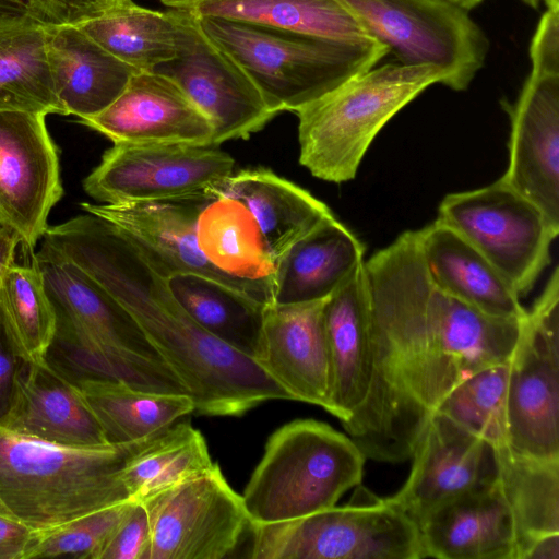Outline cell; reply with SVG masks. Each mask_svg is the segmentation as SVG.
Listing matches in <instances>:
<instances>
[{"label":"cell","instance_id":"ffe728a7","mask_svg":"<svg viewBox=\"0 0 559 559\" xmlns=\"http://www.w3.org/2000/svg\"><path fill=\"white\" fill-rule=\"evenodd\" d=\"M79 121L114 144L213 146L209 118L175 81L154 70L133 73L108 107Z\"/></svg>","mask_w":559,"mask_h":559},{"label":"cell","instance_id":"5b68a950","mask_svg":"<svg viewBox=\"0 0 559 559\" xmlns=\"http://www.w3.org/2000/svg\"><path fill=\"white\" fill-rule=\"evenodd\" d=\"M57 314L59 343L84 376L162 393H187L131 316L70 260L40 245L32 255Z\"/></svg>","mask_w":559,"mask_h":559},{"label":"cell","instance_id":"2e32d148","mask_svg":"<svg viewBox=\"0 0 559 559\" xmlns=\"http://www.w3.org/2000/svg\"><path fill=\"white\" fill-rule=\"evenodd\" d=\"M63 195L58 148L46 115L0 110V213L33 255Z\"/></svg>","mask_w":559,"mask_h":559},{"label":"cell","instance_id":"836d02e7","mask_svg":"<svg viewBox=\"0 0 559 559\" xmlns=\"http://www.w3.org/2000/svg\"><path fill=\"white\" fill-rule=\"evenodd\" d=\"M0 316L16 358L41 364L53 346L57 314L39 271L33 265L11 264L0 285Z\"/></svg>","mask_w":559,"mask_h":559},{"label":"cell","instance_id":"bcb514c9","mask_svg":"<svg viewBox=\"0 0 559 559\" xmlns=\"http://www.w3.org/2000/svg\"><path fill=\"white\" fill-rule=\"evenodd\" d=\"M195 0H160V2L169 9H187Z\"/></svg>","mask_w":559,"mask_h":559},{"label":"cell","instance_id":"816d5d0a","mask_svg":"<svg viewBox=\"0 0 559 559\" xmlns=\"http://www.w3.org/2000/svg\"><path fill=\"white\" fill-rule=\"evenodd\" d=\"M0 226H5L4 219L0 213Z\"/></svg>","mask_w":559,"mask_h":559},{"label":"cell","instance_id":"30bf717a","mask_svg":"<svg viewBox=\"0 0 559 559\" xmlns=\"http://www.w3.org/2000/svg\"><path fill=\"white\" fill-rule=\"evenodd\" d=\"M337 1L399 62L438 66L453 91H465L485 64L487 35L469 11L448 0Z\"/></svg>","mask_w":559,"mask_h":559},{"label":"cell","instance_id":"681fc988","mask_svg":"<svg viewBox=\"0 0 559 559\" xmlns=\"http://www.w3.org/2000/svg\"><path fill=\"white\" fill-rule=\"evenodd\" d=\"M0 514L1 515H5V516H11L13 518V515L11 514V512L9 511V509L4 506V503L1 501L0 499ZM14 519V518H13Z\"/></svg>","mask_w":559,"mask_h":559},{"label":"cell","instance_id":"ee69618b","mask_svg":"<svg viewBox=\"0 0 559 559\" xmlns=\"http://www.w3.org/2000/svg\"><path fill=\"white\" fill-rule=\"evenodd\" d=\"M19 245L16 235L9 227L0 226V285L4 272L14 263Z\"/></svg>","mask_w":559,"mask_h":559},{"label":"cell","instance_id":"74e56055","mask_svg":"<svg viewBox=\"0 0 559 559\" xmlns=\"http://www.w3.org/2000/svg\"><path fill=\"white\" fill-rule=\"evenodd\" d=\"M151 522L144 503L132 504L106 543L99 559H148Z\"/></svg>","mask_w":559,"mask_h":559},{"label":"cell","instance_id":"e0dca14e","mask_svg":"<svg viewBox=\"0 0 559 559\" xmlns=\"http://www.w3.org/2000/svg\"><path fill=\"white\" fill-rule=\"evenodd\" d=\"M409 475L388 500L417 525L432 510L498 478L497 448L436 411L413 451Z\"/></svg>","mask_w":559,"mask_h":559},{"label":"cell","instance_id":"52a82bcc","mask_svg":"<svg viewBox=\"0 0 559 559\" xmlns=\"http://www.w3.org/2000/svg\"><path fill=\"white\" fill-rule=\"evenodd\" d=\"M198 20L277 115L296 114L389 53L378 40L344 43L235 20Z\"/></svg>","mask_w":559,"mask_h":559},{"label":"cell","instance_id":"4fadbf2b","mask_svg":"<svg viewBox=\"0 0 559 559\" xmlns=\"http://www.w3.org/2000/svg\"><path fill=\"white\" fill-rule=\"evenodd\" d=\"M140 501L151 522L148 559H223L249 526L242 497L215 463Z\"/></svg>","mask_w":559,"mask_h":559},{"label":"cell","instance_id":"1f68e13d","mask_svg":"<svg viewBox=\"0 0 559 559\" xmlns=\"http://www.w3.org/2000/svg\"><path fill=\"white\" fill-rule=\"evenodd\" d=\"M181 308L206 332L254 357L265 305L221 282L197 274L166 277Z\"/></svg>","mask_w":559,"mask_h":559},{"label":"cell","instance_id":"9c48e42d","mask_svg":"<svg viewBox=\"0 0 559 559\" xmlns=\"http://www.w3.org/2000/svg\"><path fill=\"white\" fill-rule=\"evenodd\" d=\"M352 499L304 516L249 523L252 559H421L417 523L361 485Z\"/></svg>","mask_w":559,"mask_h":559},{"label":"cell","instance_id":"d4e9b609","mask_svg":"<svg viewBox=\"0 0 559 559\" xmlns=\"http://www.w3.org/2000/svg\"><path fill=\"white\" fill-rule=\"evenodd\" d=\"M417 236L426 271L438 288L491 317L525 316L511 285L453 229L436 219L417 230Z\"/></svg>","mask_w":559,"mask_h":559},{"label":"cell","instance_id":"8fae6325","mask_svg":"<svg viewBox=\"0 0 559 559\" xmlns=\"http://www.w3.org/2000/svg\"><path fill=\"white\" fill-rule=\"evenodd\" d=\"M438 221L483 254L519 297L527 295L550 261L559 231L501 177L489 186L447 194Z\"/></svg>","mask_w":559,"mask_h":559},{"label":"cell","instance_id":"5bb4252c","mask_svg":"<svg viewBox=\"0 0 559 559\" xmlns=\"http://www.w3.org/2000/svg\"><path fill=\"white\" fill-rule=\"evenodd\" d=\"M234 167L215 146L114 144L83 188L104 204L187 199L211 191Z\"/></svg>","mask_w":559,"mask_h":559},{"label":"cell","instance_id":"4316f807","mask_svg":"<svg viewBox=\"0 0 559 559\" xmlns=\"http://www.w3.org/2000/svg\"><path fill=\"white\" fill-rule=\"evenodd\" d=\"M365 247L332 216L298 239L282 258L273 280V304L329 298L365 261Z\"/></svg>","mask_w":559,"mask_h":559},{"label":"cell","instance_id":"e575fe53","mask_svg":"<svg viewBox=\"0 0 559 559\" xmlns=\"http://www.w3.org/2000/svg\"><path fill=\"white\" fill-rule=\"evenodd\" d=\"M212 462L202 433L182 421L148 440L126 463L122 481L131 500H143L198 475Z\"/></svg>","mask_w":559,"mask_h":559},{"label":"cell","instance_id":"4dcf8cb0","mask_svg":"<svg viewBox=\"0 0 559 559\" xmlns=\"http://www.w3.org/2000/svg\"><path fill=\"white\" fill-rule=\"evenodd\" d=\"M76 26L107 52L138 71L154 70L173 59L179 47L178 9L160 12L126 0Z\"/></svg>","mask_w":559,"mask_h":559},{"label":"cell","instance_id":"7dc6e473","mask_svg":"<svg viewBox=\"0 0 559 559\" xmlns=\"http://www.w3.org/2000/svg\"><path fill=\"white\" fill-rule=\"evenodd\" d=\"M464 10L471 11L475 7H477L479 3H481L484 0H448Z\"/></svg>","mask_w":559,"mask_h":559},{"label":"cell","instance_id":"6da1fadb","mask_svg":"<svg viewBox=\"0 0 559 559\" xmlns=\"http://www.w3.org/2000/svg\"><path fill=\"white\" fill-rule=\"evenodd\" d=\"M364 265L372 374L364 404L342 425L366 459L401 463L457 383L511 359L524 317H491L438 288L417 230L401 234Z\"/></svg>","mask_w":559,"mask_h":559},{"label":"cell","instance_id":"ba28073f","mask_svg":"<svg viewBox=\"0 0 559 559\" xmlns=\"http://www.w3.org/2000/svg\"><path fill=\"white\" fill-rule=\"evenodd\" d=\"M366 456L354 440L313 419L290 421L269 438L243 491L249 523H273L336 504L359 485Z\"/></svg>","mask_w":559,"mask_h":559},{"label":"cell","instance_id":"d590c367","mask_svg":"<svg viewBox=\"0 0 559 559\" xmlns=\"http://www.w3.org/2000/svg\"><path fill=\"white\" fill-rule=\"evenodd\" d=\"M510 360L480 369L457 383L436 411L496 447L508 443Z\"/></svg>","mask_w":559,"mask_h":559},{"label":"cell","instance_id":"603a6c76","mask_svg":"<svg viewBox=\"0 0 559 559\" xmlns=\"http://www.w3.org/2000/svg\"><path fill=\"white\" fill-rule=\"evenodd\" d=\"M425 558L516 559V528L496 481L442 503L419 523Z\"/></svg>","mask_w":559,"mask_h":559},{"label":"cell","instance_id":"7c38bea8","mask_svg":"<svg viewBox=\"0 0 559 559\" xmlns=\"http://www.w3.org/2000/svg\"><path fill=\"white\" fill-rule=\"evenodd\" d=\"M509 445L559 460V267L521 321L507 391Z\"/></svg>","mask_w":559,"mask_h":559},{"label":"cell","instance_id":"ab89813d","mask_svg":"<svg viewBox=\"0 0 559 559\" xmlns=\"http://www.w3.org/2000/svg\"><path fill=\"white\" fill-rule=\"evenodd\" d=\"M532 68L559 72V10L542 15L530 46Z\"/></svg>","mask_w":559,"mask_h":559},{"label":"cell","instance_id":"c3c4849f","mask_svg":"<svg viewBox=\"0 0 559 559\" xmlns=\"http://www.w3.org/2000/svg\"><path fill=\"white\" fill-rule=\"evenodd\" d=\"M549 10H559V0H543Z\"/></svg>","mask_w":559,"mask_h":559},{"label":"cell","instance_id":"9a60e30c","mask_svg":"<svg viewBox=\"0 0 559 559\" xmlns=\"http://www.w3.org/2000/svg\"><path fill=\"white\" fill-rule=\"evenodd\" d=\"M178 11L177 55L154 71L175 81L209 118L213 146L263 129L277 114L240 66L203 32L198 17L187 9Z\"/></svg>","mask_w":559,"mask_h":559},{"label":"cell","instance_id":"ac0fdd59","mask_svg":"<svg viewBox=\"0 0 559 559\" xmlns=\"http://www.w3.org/2000/svg\"><path fill=\"white\" fill-rule=\"evenodd\" d=\"M503 107L511 132L501 178L559 231V72L532 68L515 103Z\"/></svg>","mask_w":559,"mask_h":559},{"label":"cell","instance_id":"f1b7e54d","mask_svg":"<svg viewBox=\"0 0 559 559\" xmlns=\"http://www.w3.org/2000/svg\"><path fill=\"white\" fill-rule=\"evenodd\" d=\"M108 443L150 440L194 412L189 394L162 393L126 382L83 376L76 380Z\"/></svg>","mask_w":559,"mask_h":559},{"label":"cell","instance_id":"83f0119b","mask_svg":"<svg viewBox=\"0 0 559 559\" xmlns=\"http://www.w3.org/2000/svg\"><path fill=\"white\" fill-rule=\"evenodd\" d=\"M0 110L63 115L47 53V24L0 15Z\"/></svg>","mask_w":559,"mask_h":559},{"label":"cell","instance_id":"7402d4cb","mask_svg":"<svg viewBox=\"0 0 559 559\" xmlns=\"http://www.w3.org/2000/svg\"><path fill=\"white\" fill-rule=\"evenodd\" d=\"M0 425L38 440L71 445L107 444L105 433L76 381L49 361L20 360Z\"/></svg>","mask_w":559,"mask_h":559},{"label":"cell","instance_id":"3957f363","mask_svg":"<svg viewBox=\"0 0 559 559\" xmlns=\"http://www.w3.org/2000/svg\"><path fill=\"white\" fill-rule=\"evenodd\" d=\"M332 216L325 203L272 170L242 169L202 197L197 241L219 271L264 286L273 296L284 254Z\"/></svg>","mask_w":559,"mask_h":559},{"label":"cell","instance_id":"b9f144b4","mask_svg":"<svg viewBox=\"0 0 559 559\" xmlns=\"http://www.w3.org/2000/svg\"><path fill=\"white\" fill-rule=\"evenodd\" d=\"M19 364L7 340L0 316V418L8 408Z\"/></svg>","mask_w":559,"mask_h":559},{"label":"cell","instance_id":"7bdbcfd3","mask_svg":"<svg viewBox=\"0 0 559 559\" xmlns=\"http://www.w3.org/2000/svg\"><path fill=\"white\" fill-rule=\"evenodd\" d=\"M519 559H559V533L532 540L523 549Z\"/></svg>","mask_w":559,"mask_h":559},{"label":"cell","instance_id":"cb8c5ba5","mask_svg":"<svg viewBox=\"0 0 559 559\" xmlns=\"http://www.w3.org/2000/svg\"><path fill=\"white\" fill-rule=\"evenodd\" d=\"M364 263L324 301L331 364L329 413L341 423L364 404L371 382L370 296Z\"/></svg>","mask_w":559,"mask_h":559},{"label":"cell","instance_id":"f35d334b","mask_svg":"<svg viewBox=\"0 0 559 559\" xmlns=\"http://www.w3.org/2000/svg\"><path fill=\"white\" fill-rule=\"evenodd\" d=\"M126 0H37L47 25H79Z\"/></svg>","mask_w":559,"mask_h":559},{"label":"cell","instance_id":"f546056e","mask_svg":"<svg viewBox=\"0 0 559 559\" xmlns=\"http://www.w3.org/2000/svg\"><path fill=\"white\" fill-rule=\"evenodd\" d=\"M187 10L336 41L377 40L337 0H195Z\"/></svg>","mask_w":559,"mask_h":559},{"label":"cell","instance_id":"44dd1931","mask_svg":"<svg viewBox=\"0 0 559 559\" xmlns=\"http://www.w3.org/2000/svg\"><path fill=\"white\" fill-rule=\"evenodd\" d=\"M324 301L265 306L253 359L290 400L329 412L331 364Z\"/></svg>","mask_w":559,"mask_h":559},{"label":"cell","instance_id":"d6986e66","mask_svg":"<svg viewBox=\"0 0 559 559\" xmlns=\"http://www.w3.org/2000/svg\"><path fill=\"white\" fill-rule=\"evenodd\" d=\"M203 195L120 204L82 202L81 207L85 213L114 224L128 235L166 277L175 274L206 276L265 306L272 305L273 296L269 288L225 274L200 250L195 218Z\"/></svg>","mask_w":559,"mask_h":559},{"label":"cell","instance_id":"60d3db41","mask_svg":"<svg viewBox=\"0 0 559 559\" xmlns=\"http://www.w3.org/2000/svg\"><path fill=\"white\" fill-rule=\"evenodd\" d=\"M33 533L16 519L0 514V559H23Z\"/></svg>","mask_w":559,"mask_h":559},{"label":"cell","instance_id":"f907efd6","mask_svg":"<svg viewBox=\"0 0 559 559\" xmlns=\"http://www.w3.org/2000/svg\"><path fill=\"white\" fill-rule=\"evenodd\" d=\"M521 1L533 9H537L539 7L540 1H543V0H521Z\"/></svg>","mask_w":559,"mask_h":559},{"label":"cell","instance_id":"8992f818","mask_svg":"<svg viewBox=\"0 0 559 559\" xmlns=\"http://www.w3.org/2000/svg\"><path fill=\"white\" fill-rule=\"evenodd\" d=\"M444 82L445 73L430 63L388 62L356 74L296 112L299 163L324 181L353 180L389 120Z\"/></svg>","mask_w":559,"mask_h":559},{"label":"cell","instance_id":"8d00e7d4","mask_svg":"<svg viewBox=\"0 0 559 559\" xmlns=\"http://www.w3.org/2000/svg\"><path fill=\"white\" fill-rule=\"evenodd\" d=\"M132 501L99 509L53 528L34 531L23 559H99L106 543L128 513Z\"/></svg>","mask_w":559,"mask_h":559},{"label":"cell","instance_id":"277c9868","mask_svg":"<svg viewBox=\"0 0 559 559\" xmlns=\"http://www.w3.org/2000/svg\"><path fill=\"white\" fill-rule=\"evenodd\" d=\"M147 441L71 447L0 425V499L33 531L131 500L121 471Z\"/></svg>","mask_w":559,"mask_h":559},{"label":"cell","instance_id":"f6af8a7d","mask_svg":"<svg viewBox=\"0 0 559 559\" xmlns=\"http://www.w3.org/2000/svg\"><path fill=\"white\" fill-rule=\"evenodd\" d=\"M31 14L44 22L37 0H0V15Z\"/></svg>","mask_w":559,"mask_h":559},{"label":"cell","instance_id":"484cf974","mask_svg":"<svg viewBox=\"0 0 559 559\" xmlns=\"http://www.w3.org/2000/svg\"><path fill=\"white\" fill-rule=\"evenodd\" d=\"M47 53L63 115L79 120L108 107L138 71L76 25H47Z\"/></svg>","mask_w":559,"mask_h":559},{"label":"cell","instance_id":"7a4b0ae2","mask_svg":"<svg viewBox=\"0 0 559 559\" xmlns=\"http://www.w3.org/2000/svg\"><path fill=\"white\" fill-rule=\"evenodd\" d=\"M41 243L122 306L182 382L195 413L240 416L270 400H290L252 357L193 321L171 295L166 276L114 224L85 213L48 226Z\"/></svg>","mask_w":559,"mask_h":559},{"label":"cell","instance_id":"d6a6232c","mask_svg":"<svg viewBox=\"0 0 559 559\" xmlns=\"http://www.w3.org/2000/svg\"><path fill=\"white\" fill-rule=\"evenodd\" d=\"M497 448L498 480L516 528V559L534 539L559 533V460H542Z\"/></svg>","mask_w":559,"mask_h":559}]
</instances>
